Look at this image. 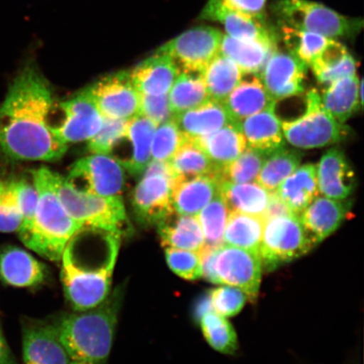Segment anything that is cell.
Wrapping results in <instances>:
<instances>
[{"instance_id":"cell-1","label":"cell","mask_w":364,"mask_h":364,"mask_svg":"<svg viewBox=\"0 0 364 364\" xmlns=\"http://www.w3.org/2000/svg\"><path fill=\"white\" fill-rule=\"evenodd\" d=\"M48 81L34 63H27L12 81L0 105V153L13 161H58L68 145L48 122L53 108Z\"/></svg>"},{"instance_id":"cell-2","label":"cell","mask_w":364,"mask_h":364,"mask_svg":"<svg viewBox=\"0 0 364 364\" xmlns=\"http://www.w3.org/2000/svg\"><path fill=\"white\" fill-rule=\"evenodd\" d=\"M87 230V229H86ZM82 229L62 256L61 280L68 303L76 311L99 306L111 292L120 236Z\"/></svg>"},{"instance_id":"cell-3","label":"cell","mask_w":364,"mask_h":364,"mask_svg":"<svg viewBox=\"0 0 364 364\" xmlns=\"http://www.w3.org/2000/svg\"><path fill=\"white\" fill-rule=\"evenodd\" d=\"M124 289L118 287L92 309L68 314L58 322L59 335L71 360L101 364L110 354Z\"/></svg>"},{"instance_id":"cell-4","label":"cell","mask_w":364,"mask_h":364,"mask_svg":"<svg viewBox=\"0 0 364 364\" xmlns=\"http://www.w3.org/2000/svg\"><path fill=\"white\" fill-rule=\"evenodd\" d=\"M38 205L28 229L19 235L27 248L52 262L61 260L67 245L82 228L68 215L54 189L50 170L41 167L31 171Z\"/></svg>"},{"instance_id":"cell-5","label":"cell","mask_w":364,"mask_h":364,"mask_svg":"<svg viewBox=\"0 0 364 364\" xmlns=\"http://www.w3.org/2000/svg\"><path fill=\"white\" fill-rule=\"evenodd\" d=\"M50 179L68 215L82 229L107 232L121 238L129 233L130 223L121 196L100 197L81 192L66 177L52 171Z\"/></svg>"},{"instance_id":"cell-6","label":"cell","mask_w":364,"mask_h":364,"mask_svg":"<svg viewBox=\"0 0 364 364\" xmlns=\"http://www.w3.org/2000/svg\"><path fill=\"white\" fill-rule=\"evenodd\" d=\"M306 102V111L301 116L281 122L284 136L290 144L299 149H316L338 144L347 138L348 127L324 110L317 90H309Z\"/></svg>"},{"instance_id":"cell-7","label":"cell","mask_w":364,"mask_h":364,"mask_svg":"<svg viewBox=\"0 0 364 364\" xmlns=\"http://www.w3.org/2000/svg\"><path fill=\"white\" fill-rule=\"evenodd\" d=\"M274 10L282 25L320 34L329 39L352 36L361 27L357 20L350 19L324 4L309 0H279Z\"/></svg>"},{"instance_id":"cell-8","label":"cell","mask_w":364,"mask_h":364,"mask_svg":"<svg viewBox=\"0 0 364 364\" xmlns=\"http://www.w3.org/2000/svg\"><path fill=\"white\" fill-rule=\"evenodd\" d=\"M132 198L134 211L141 224L158 225L174 213L172 192L175 179L170 164L151 161L142 173Z\"/></svg>"},{"instance_id":"cell-9","label":"cell","mask_w":364,"mask_h":364,"mask_svg":"<svg viewBox=\"0 0 364 364\" xmlns=\"http://www.w3.org/2000/svg\"><path fill=\"white\" fill-rule=\"evenodd\" d=\"M315 245L298 216H279L265 220L259 255L262 264L276 267L306 255Z\"/></svg>"},{"instance_id":"cell-10","label":"cell","mask_w":364,"mask_h":364,"mask_svg":"<svg viewBox=\"0 0 364 364\" xmlns=\"http://www.w3.org/2000/svg\"><path fill=\"white\" fill-rule=\"evenodd\" d=\"M223 34L210 26H198L184 31L159 48L156 52L170 56L181 72L201 74L220 53Z\"/></svg>"},{"instance_id":"cell-11","label":"cell","mask_w":364,"mask_h":364,"mask_svg":"<svg viewBox=\"0 0 364 364\" xmlns=\"http://www.w3.org/2000/svg\"><path fill=\"white\" fill-rule=\"evenodd\" d=\"M66 179L81 192L118 197L125 183L124 168L111 154H91L73 164Z\"/></svg>"},{"instance_id":"cell-12","label":"cell","mask_w":364,"mask_h":364,"mask_svg":"<svg viewBox=\"0 0 364 364\" xmlns=\"http://www.w3.org/2000/svg\"><path fill=\"white\" fill-rule=\"evenodd\" d=\"M215 270L218 283L242 290L252 301L257 298L262 273L258 254L223 244L216 250Z\"/></svg>"},{"instance_id":"cell-13","label":"cell","mask_w":364,"mask_h":364,"mask_svg":"<svg viewBox=\"0 0 364 364\" xmlns=\"http://www.w3.org/2000/svg\"><path fill=\"white\" fill-rule=\"evenodd\" d=\"M62 124L53 127L57 138L66 145L89 141L101 129L104 117L90 87L60 103Z\"/></svg>"},{"instance_id":"cell-14","label":"cell","mask_w":364,"mask_h":364,"mask_svg":"<svg viewBox=\"0 0 364 364\" xmlns=\"http://www.w3.org/2000/svg\"><path fill=\"white\" fill-rule=\"evenodd\" d=\"M103 117L129 120L139 114V92L132 82L129 71L109 75L90 86Z\"/></svg>"},{"instance_id":"cell-15","label":"cell","mask_w":364,"mask_h":364,"mask_svg":"<svg viewBox=\"0 0 364 364\" xmlns=\"http://www.w3.org/2000/svg\"><path fill=\"white\" fill-rule=\"evenodd\" d=\"M23 361L25 364H70L58 323L26 321L22 325Z\"/></svg>"},{"instance_id":"cell-16","label":"cell","mask_w":364,"mask_h":364,"mask_svg":"<svg viewBox=\"0 0 364 364\" xmlns=\"http://www.w3.org/2000/svg\"><path fill=\"white\" fill-rule=\"evenodd\" d=\"M306 70L307 65L292 53L274 51L263 68L261 80L277 102L304 92Z\"/></svg>"},{"instance_id":"cell-17","label":"cell","mask_w":364,"mask_h":364,"mask_svg":"<svg viewBox=\"0 0 364 364\" xmlns=\"http://www.w3.org/2000/svg\"><path fill=\"white\" fill-rule=\"evenodd\" d=\"M48 268L16 245L0 247V281L16 288H35L48 280Z\"/></svg>"},{"instance_id":"cell-18","label":"cell","mask_w":364,"mask_h":364,"mask_svg":"<svg viewBox=\"0 0 364 364\" xmlns=\"http://www.w3.org/2000/svg\"><path fill=\"white\" fill-rule=\"evenodd\" d=\"M350 215V202L317 196L299 218L316 245L334 233Z\"/></svg>"},{"instance_id":"cell-19","label":"cell","mask_w":364,"mask_h":364,"mask_svg":"<svg viewBox=\"0 0 364 364\" xmlns=\"http://www.w3.org/2000/svg\"><path fill=\"white\" fill-rule=\"evenodd\" d=\"M318 192L325 197L346 200L353 193L356 176L343 150L327 151L316 166Z\"/></svg>"},{"instance_id":"cell-20","label":"cell","mask_w":364,"mask_h":364,"mask_svg":"<svg viewBox=\"0 0 364 364\" xmlns=\"http://www.w3.org/2000/svg\"><path fill=\"white\" fill-rule=\"evenodd\" d=\"M200 18L220 23L231 38L276 43L274 36L263 24V21L231 10L218 0H208Z\"/></svg>"},{"instance_id":"cell-21","label":"cell","mask_w":364,"mask_h":364,"mask_svg":"<svg viewBox=\"0 0 364 364\" xmlns=\"http://www.w3.org/2000/svg\"><path fill=\"white\" fill-rule=\"evenodd\" d=\"M180 73L170 56L156 52L131 70L129 75L139 94L163 95L169 94Z\"/></svg>"},{"instance_id":"cell-22","label":"cell","mask_w":364,"mask_h":364,"mask_svg":"<svg viewBox=\"0 0 364 364\" xmlns=\"http://www.w3.org/2000/svg\"><path fill=\"white\" fill-rule=\"evenodd\" d=\"M272 103L263 111L238 122L239 129L247 141V147L269 154L284 146L282 122Z\"/></svg>"},{"instance_id":"cell-23","label":"cell","mask_w":364,"mask_h":364,"mask_svg":"<svg viewBox=\"0 0 364 364\" xmlns=\"http://www.w3.org/2000/svg\"><path fill=\"white\" fill-rule=\"evenodd\" d=\"M218 191L220 183L211 176L176 178L172 192L173 208L179 215L197 216Z\"/></svg>"},{"instance_id":"cell-24","label":"cell","mask_w":364,"mask_h":364,"mask_svg":"<svg viewBox=\"0 0 364 364\" xmlns=\"http://www.w3.org/2000/svg\"><path fill=\"white\" fill-rule=\"evenodd\" d=\"M157 232L164 248L200 252L205 247L202 227L197 216L172 213L159 223Z\"/></svg>"},{"instance_id":"cell-25","label":"cell","mask_w":364,"mask_h":364,"mask_svg":"<svg viewBox=\"0 0 364 364\" xmlns=\"http://www.w3.org/2000/svg\"><path fill=\"white\" fill-rule=\"evenodd\" d=\"M321 106L341 124H344L363 106V81L356 75L333 82L321 95Z\"/></svg>"},{"instance_id":"cell-26","label":"cell","mask_w":364,"mask_h":364,"mask_svg":"<svg viewBox=\"0 0 364 364\" xmlns=\"http://www.w3.org/2000/svg\"><path fill=\"white\" fill-rule=\"evenodd\" d=\"M275 193L296 216L318 195L316 166L307 164L299 166L292 174L282 182Z\"/></svg>"},{"instance_id":"cell-27","label":"cell","mask_w":364,"mask_h":364,"mask_svg":"<svg viewBox=\"0 0 364 364\" xmlns=\"http://www.w3.org/2000/svg\"><path fill=\"white\" fill-rule=\"evenodd\" d=\"M274 102L261 79L252 76L247 80H241L223 105L231 119L238 124L245 118L263 111Z\"/></svg>"},{"instance_id":"cell-28","label":"cell","mask_w":364,"mask_h":364,"mask_svg":"<svg viewBox=\"0 0 364 364\" xmlns=\"http://www.w3.org/2000/svg\"><path fill=\"white\" fill-rule=\"evenodd\" d=\"M174 118L182 133L193 139L215 133L228 124H235L224 105L212 100L192 110L177 114Z\"/></svg>"},{"instance_id":"cell-29","label":"cell","mask_w":364,"mask_h":364,"mask_svg":"<svg viewBox=\"0 0 364 364\" xmlns=\"http://www.w3.org/2000/svg\"><path fill=\"white\" fill-rule=\"evenodd\" d=\"M194 139L208 158L221 168L235 161L247 148L237 124H228L215 133Z\"/></svg>"},{"instance_id":"cell-30","label":"cell","mask_w":364,"mask_h":364,"mask_svg":"<svg viewBox=\"0 0 364 364\" xmlns=\"http://www.w3.org/2000/svg\"><path fill=\"white\" fill-rule=\"evenodd\" d=\"M311 67L318 83L328 86L340 79L356 75L358 63L344 45L331 39Z\"/></svg>"},{"instance_id":"cell-31","label":"cell","mask_w":364,"mask_h":364,"mask_svg":"<svg viewBox=\"0 0 364 364\" xmlns=\"http://www.w3.org/2000/svg\"><path fill=\"white\" fill-rule=\"evenodd\" d=\"M157 126L140 114L127 122L125 139L131 144L132 153L130 157L122 163V166L131 174H142L152 161V141Z\"/></svg>"},{"instance_id":"cell-32","label":"cell","mask_w":364,"mask_h":364,"mask_svg":"<svg viewBox=\"0 0 364 364\" xmlns=\"http://www.w3.org/2000/svg\"><path fill=\"white\" fill-rule=\"evenodd\" d=\"M220 192L230 212L247 213L264 220L271 193L257 182L233 183L221 181Z\"/></svg>"},{"instance_id":"cell-33","label":"cell","mask_w":364,"mask_h":364,"mask_svg":"<svg viewBox=\"0 0 364 364\" xmlns=\"http://www.w3.org/2000/svg\"><path fill=\"white\" fill-rule=\"evenodd\" d=\"M275 48L276 43L239 40L224 34L220 53L232 59L243 74H257L262 71Z\"/></svg>"},{"instance_id":"cell-34","label":"cell","mask_w":364,"mask_h":364,"mask_svg":"<svg viewBox=\"0 0 364 364\" xmlns=\"http://www.w3.org/2000/svg\"><path fill=\"white\" fill-rule=\"evenodd\" d=\"M169 164L176 178L206 176L213 177L220 183L223 168L215 165L195 139L188 136Z\"/></svg>"},{"instance_id":"cell-35","label":"cell","mask_w":364,"mask_h":364,"mask_svg":"<svg viewBox=\"0 0 364 364\" xmlns=\"http://www.w3.org/2000/svg\"><path fill=\"white\" fill-rule=\"evenodd\" d=\"M200 75L210 100L223 103L242 80L243 73L232 59L220 53Z\"/></svg>"},{"instance_id":"cell-36","label":"cell","mask_w":364,"mask_h":364,"mask_svg":"<svg viewBox=\"0 0 364 364\" xmlns=\"http://www.w3.org/2000/svg\"><path fill=\"white\" fill-rule=\"evenodd\" d=\"M264 225L265 220L261 217L230 212L226 223L223 244L259 255Z\"/></svg>"},{"instance_id":"cell-37","label":"cell","mask_w":364,"mask_h":364,"mask_svg":"<svg viewBox=\"0 0 364 364\" xmlns=\"http://www.w3.org/2000/svg\"><path fill=\"white\" fill-rule=\"evenodd\" d=\"M168 95L175 116L210 101L201 75L194 73L181 72Z\"/></svg>"},{"instance_id":"cell-38","label":"cell","mask_w":364,"mask_h":364,"mask_svg":"<svg viewBox=\"0 0 364 364\" xmlns=\"http://www.w3.org/2000/svg\"><path fill=\"white\" fill-rule=\"evenodd\" d=\"M301 154L282 147L268 154L256 182L268 192H275L279 185L297 169Z\"/></svg>"},{"instance_id":"cell-39","label":"cell","mask_w":364,"mask_h":364,"mask_svg":"<svg viewBox=\"0 0 364 364\" xmlns=\"http://www.w3.org/2000/svg\"><path fill=\"white\" fill-rule=\"evenodd\" d=\"M230 213L225 199L218 191L212 201L198 213L197 217L202 227L205 247H218L223 245V237Z\"/></svg>"},{"instance_id":"cell-40","label":"cell","mask_w":364,"mask_h":364,"mask_svg":"<svg viewBox=\"0 0 364 364\" xmlns=\"http://www.w3.org/2000/svg\"><path fill=\"white\" fill-rule=\"evenodd\" d=\"M282 34L289 52L304 65L311 66L331 39L309 31L282 25Z\"/></svg>"},{"instance_id":"cell-41","label":"cell","mask_w":364,"mask_h":364,"mask_svg":"<svg viewBox=\"0 0 364 364\" xmlns=\"http://www.w3.org/2000/svg\"><path fill=\"white\" fill-rule=\"evenodd\" d=\"M199 322L204 338L212 348L225 354H233L236 351L237 336L225 317L210 311L205 314Z\"/></svg>"},{"instance_id":"cell-42","label":"cell","mask_w":364,"mask_h":364,"mask_svg":"<svg viewBox=\"0 0 364 364\" xmlns=\"http://www.w3.org/2000/svg\"><path fill=\"white\" fill-rule=\"evenodd\" d=\"M267 156L266 154L247 147L235 161L223 168L220 182L249 183L256 181Z\"/></svg>"},{"instance_id":"cell-43","label":"cell","mask_w":364,"mask_h":364,"mask_svg":"<svg viewBox=\"0 0 364 364\" xmlns=\"http://www.w3.org/2000/svg\"><path fill=\"white\" fill-rule=\"evenodd\" d=\"M186 136L175 118L158 125L152 141V161L169 163L184 142Z\"/></svg>"},{"instance_id":"cell-44","label":"cell","mask_w":364,"mask_h":364,"mask_svg":"<svg viewBox=\"0 0 364 364\" xmlns=\"http://www.w3.org/2000/svg\"><path fill=\"white\" fill-rule=\"evenodd\" d=\"M129 120L104 117L101 129L88 141V151L95 154H111L117 145L124 139Z\"/></svg>"},{"instance_id":"cell-45","label":"cell","mask_w":364,"mask_h":364,"mask_svg":"<svg viewBox=\"0 0 364 364\" xmlns=\"http://www.w3.org/2000/svg\"><path fill=\"white\" fill-rule=\"evenodd\" d=\"M168 266L177 276L186 280L194 281L202 277L200 254L192 250L165 248Z\"/></svg>"},{"instance_id":"cell-46","label":"cell","mask_w":364,"mask_h":364,"mask_svg":"<svg viewBox=\"0 0 364 364\" xmlns=\"http://www.w3.org/2000/svg\"><path fill=\"white\" fill-rule=\"evenodd\" d=\"M210 296L213 311L224 317L237 315L247 300L242 290L229 285L213 289Z\"/></svg>"},{"instance_id":"cell-47","label":"cell","mask_w":364,"mask_h":364,"mask_svg":"<svg viewBox=\"0 0 364 364\" xmlns=\"http://www.w3.org/2000/svg\"><path fill=\"white\" fill-rule=\"evenodd\" d=\"M9 185L16 195L22 215V225L17 232L18 234H21L28 229L33 220L38 205V193L34 184H31L25 180L13 181Z\"/></svg>"},{"instance_id":"cell-48","label":"cell","mask_w":364,"mask_h":364,"mask_svg":"<svg viewBox=\"0 0 364 364\" xmlns=\"http://www.w3.org/2000/svg\"><path fill=\"white\" fill-rule=\"evenodd\" d=\"M139 114L159 125L175 117L169 95H149L139 94Z\"/></svg>"},{"instance_id":"cell-49","label":"cell","mask_w":364,"mask_h":364,"mask_svg":"<svg viewBox=\"0 0 364 364\" xmlns=\"http://www.w3.org/2000/svg\"><path fill=\"white\" fill-rule=\"evenodd\" d=\"M22 225V215L15 193L6 184V192L0 199V233L18 232Z\"/></svg>"},{"instance_id":"cell-50","label":"cell","mask_w":364,"mask_h":364,"mask_svg":"<svg viewBox=\"0 0 364 364\" xmlns=\"http://www.w3.org/2000/svg\"><path fill=\"white\" fill-rule=\"evenodd\" d=\"M231 10L244 14L255 19L263 21L265 17L267 0H218Z\"/></svg>"},{"instance_id":"cell-51","label":"cell","mask_w":364,"mask_h":364,"mask_svg":"<svg viewBox=\"0 0 364 364\" xmlns=\"http://www.w3.org/2000/svg\"><path fill=\"white\" fill-rule=\"evenodd\" d=\"M218 247H204L199 252L201 258L202 277L213 284L218 283L215 270V259Z\"/></svg>"},{"instance_id":"cell-52","label":"cell","mask_w":364,"mask_h":364,"mask_svg":"<svg viewBox=\"0 0 364 364\" xmlns=\"http://www.w3.org/2000/svg\"><path fill=\"white\" fill-rule=\"evenodd\" d=\"M286 215H294L287 205L282 201L279 196L275 192H272L270 195L269 203L264 216V220H268V218L286 216ZM296 216V215H295Z\"/></svg>"},{"instance_id":"cell-53","label":"cell","mask_w":364,"mask_h":364,"mask_svg":"<svg viewBox=\"0 0 364 364\" xmlns=\"http://www.w3.org/2000/svg\"><path fill=\"white\" fill-rule=\"evenodd\" d=\"M0 364H16L0 326Z\"/></svg>"},{"instance_id":"cell-54","label":"cell","mask_w":364,"mask_h":364,"mask_svg":"<svg viewBox=\"0 0 364 364\" xmlns=\"http://www.w3.org/2000/svg\"><path fill=\"white\" fill-rule=\"evenodd\" d=\"M210 293L205 294L198 300L195 306V317L199 321L205 314L213 311Z\"/></svg>"},{"instance_id":"cell-55","label":"cell","mask_w":364,"mask_h":364,"mask_svg":"<svg viewBox=\"0 0 364 364\" xmlns=\"http://www.w3.org/2000/svg\"><path fill=\"white\" fill-rule=\"evenodd\" d=\"M6 184L3 183L2 181H0V199H1L2 196L4 195V192H6Z\"/></svg>"},{"instance_id":"cell-56","label":"cell","mask_w":364,"mask_h":364,"mask_svg":"<svg viewBox=\"0 0 364 364\" xmlns=\"http://www.w3.org/2000/svg\"><path fill=\"white\" fill-rule=\"evenodd\" d=\"M70 364H95L88 361L71 360Z\"/></svg>"}]
</instances>
